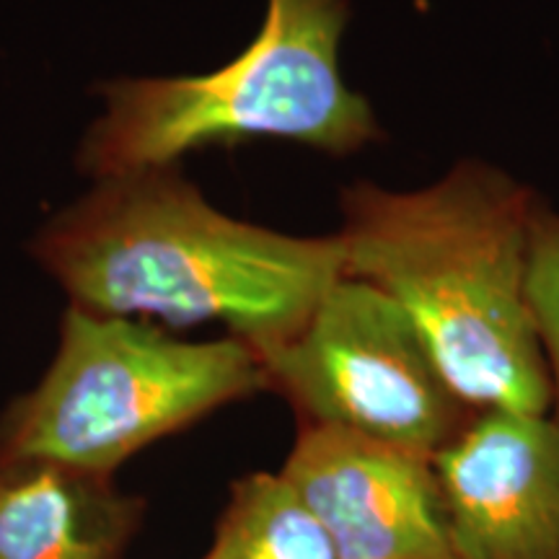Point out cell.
Segmentation results:
<instances>
[{
  "label": "cell",
  "mask_w": 559,
  "mask_h": 559,
  "mask_svg": "<svg viewBox=\"0 0 559 559\" xmlns=\"http://www.w3.org/2000/svg\"><path fill=\"white\" fill-rule=\"evenodd\" d=\"M202 559H340L330 531L280 472L236 479Z\"/></svg>",
  "instance_id": "obj_9"
},
{
  "label": "cell",
  "mask_w": 559,
  "mask_h": 559,
  "mask_svg": "<svg viewBox=\"0 0 559 559\" xmlns=\"http://www.w3.org/2000/svg\"><path fill=\"white\" fill-rule=\"evenodd\" d=\"M347 19L349 0H267L257 37L218 70L104 81L79 169L99 181L249 140H288L330 156L360 151L381 132L368 102L342 81Z\"/></svg>",
  "instance_id": "obj_3"
},
{
  "label": "cell",
  "mask_w": 559,
  "mask_h": 559,
  "mask_svg": "<svg viewBox=\"0 0 559 559\" xmlns=\"http://www.w3.org/2000/svg\"><path fill=\"white\" fill-rule=\"evenodd\" d=\"M280 474L330 531L340 559H459L428 456L300 425Z\"/></svg>",
  "instance_id": "obj_6"
},
{
  "label": "cell",
  "mask_w": 559,
  "mask_h": 559,
  "mask_svg": "<svg viewBox=\"0 0 559 559\" xmlns=\"http://www.w3.org/2000/svg\"><path fill=\"white\" fill-rule=\"evenodd\" d=\"M145 500L50 459H0V559H124Z\"/></svg>",
  "instance_id": "obj_8"
},
{
  "label": "cell",
  "mask_w": 559,
  "mask_h": 559,
  "mask_svg": "<svg viewBox=\"0 0 559 559\" xmlns=\"http://www.w3.org/2000/svg\"><path fill=\"white\" fill-rule=\"evenodd\" d=\"M526 298L551 376V419L559 425V215L542 205L531 223Z\"/></svg>",
  "instance_id": "obj_10"
},
{
  "label": "cell",
  "mask_w": 559,
  "mask_h": 559,
  "mask_svg": "<svg viewBox=\"0 0 559 559\" xmlns=\"http://www.w3.org/2000/svg\"><path fill=\"white\" fill-rule=\"evenodd\" d=\"M264 389L247 342L179 340L153 321L68 306L50 368L0 415V459H50L115 477L156 440Z\"/></svg>",
  "instance_id": "obj_4"
},
{
  "label": "cell",
  "mask_w": 559,
  "mask_h": 559,
  "mask_svg": "<svg viewBox=\"0 0 559 559\" xmlns=\"http://www.w3.org/2000/svg\"><path fill=\"white\" fill-rule=\"evenodd\" d=\"M539 202L492 166L466 160L438 185L342 194L345 277L402 306L438 373L474 412L547 415L551 376L526 298Z\"/></svg>",
  "instance_id": "obj_2"
},
{
  "label": "cell",
  "mask_w": 559,
  "mask_h": 559,
  "mask_svg": "<svg viewBox=\"0 0 559 559\" xmlns=\"http://www.w3.org/2000/svg\"><path fill=\"white\" fill-rule=\"evenodd\" d=\"M300 425L358 432L436 459L477 412L438 373L396 300L342 277L288 342L260 355Z\"/></svg>",
  "instance_id": "obj_5"
},
{
  "label": "cell",
  "mask_w": 559,
  "mask_h": 559,
  "mask_svg": "<svg viewBox=\"0 0 559 559\" xmlns=\"http://www.w3.org/2000/svg\"><path fill=\"white\" fill-rule=\"evenodd\" d=\"M32 254L70 306L177 330L221 321L257 355L288 342L345 277L337 236L230 218L179 166L94 181L39 228Z\"/></svg>",
  "instance_id": "obj_1"
},
{
  "label": "cell",
  "mask_w": 559,
  "mask_h": 559,
  "mask_svg": "<svg viewBox=\"0 0 559 559\" xmlns=\"http://www.w3.org/2000/svg\"><path fill=\"white\" fill-rule=\"evenodd\" d=\"M459 559H559V425L477 412L436 459Z\"/></svg>",
  "instance_id": "obj_7"
}]
</instances>
